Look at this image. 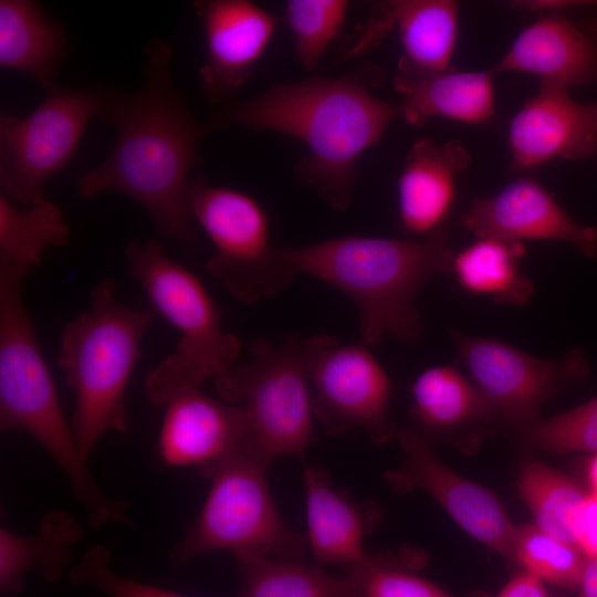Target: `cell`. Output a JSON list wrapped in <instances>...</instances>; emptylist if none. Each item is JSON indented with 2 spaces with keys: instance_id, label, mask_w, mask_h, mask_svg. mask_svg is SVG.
I'll return each instance as SVG.
<instances>
[{
  "instance_id": "obj_21",
  "label": "cell",
  "mask_w": 597,
  "mask_h": 597,
  "mask_svg": "<svg viewBox=\"0 0 597 597\" xmlns=\"http://www.w3.org/2000/svg\"><path fill=\"white\" fill-rule=\"evenodd\" d=\"M369 25L383 38L397 31L402 49L398 74L419 76L451 67L459 34L455 1H385L376 7Z\"/></svg>"
},
{
  "instance_id": "obj_30",
  "label": "cell",
  "mask_w": 597,
  "mask_h": 597,
  "mask_svg": "<svg viewBox=\"0 0 597 597\" xmlns=\"http://www.w3.org/2000/svg\"><path fill=\"white\" fill-rule=\"evenodd\" d=\"M513 559L542 582L577 590L587 558L576 545L525 524L515 527Z\"/></svg>"
},
{
  "instance_id": "obj_12",
  "label": "cell",
  "mask_w": 597,
  "mask_h": 597,
  "mask_svg": "<svg viewBox=\"0 0 597 597\" xmlns=\"http://www.w3.org/2000/svg\"><path fill=\"white\" fill-rule=\"evenodd\" d=\"M461 362L494 415L525 429L538 419V407L563 386L589 373L583 350L540 358L503 341L450 331Z\"/></svg>"
},
{
  "instance_id": "obj_23",
  "label": "cell",
  "mask_w": 597,
  "mask_h": 597,
  "mask_svg": "<svg viewBox=\"0 0 597 597\" xmlns=\"http://www.w3.org/2000/svg\"><path fill=\"white\" fill-rule=\"evenodd\" d=\"M69 50L63 27L33 0L0 1V67L34 77L45 91Z\"/></svg>"
},
{
  "instance_id": "obj_18",
  "label": "cell",
  "mask_w": 597,
  "mask_h": 597,
  "mask_svg": "<svg viewBox=\"0 0 597 597\" xmlns=\"http://www.w3.org/2000/svg\"><path fill=\"white\" fill-rule=\"evenodd\" d=\"M159 433V453L172 467L197 469L219 461L252 436L245 410L192 388L166 406Z\"/></svg>"
},
{
  "instance_id": "obj_33",
  "label": "cell",
  "mask_w": 597,
  "mask_h": 597,
  "mask_svg": "<svg viewBox=\"0 0 597 597\" xmlns=\"http://www.w3.org/2000/svg\"><path fill=\"white\" fill-rule=\"evenodd\" d=\"M525 441L551 452L597 453V397L549 419L523 429Z\"/></svg>"
},
{
  "instance_id": "obj_4",
  "label": "cell",
  "mask_w": 597,
  "mask_h": 597,
  "mask_svg": "<svg viewBox=\"0 0 597 597\" xmlns=\"http://www.w3.org/2000/svg\"><path fill=\"white\" fill-rule=\"evenodd\" d=\"M115 283L92 287L91 307L66 323L57 364L75 398L72 429L78 451L88 460L107 432L128 431L126 389L154 311L124 305Z\"/></svg>"
},
{
  "instance_id": "obj_37",
  "label": "cell",
  "mask_w": 597,
  "mask_h": 597,
  "mask_svg": "<svg viewBox=\"0 0 597 597\" xmlns=\"http://www.w3.org/2000/svg\"><path fill=\"white\" fill-rule=\"evenodd\" d=\"M578 597H597V558H587L577 588Z\"/></svg>"
},
{
  "instance_id": "obj_16",
  "label": "cell",
  "mask_w": 597,
  "mask_h": 597,
  "mask_svg": "<svg viewBox=\"0 0 597 597\" xmlns=\"http://www.w3.org/2000/svg\"><path fill=\"white\" fill-rule=\"evenodd\" d=\"M476 238L552 240L597 258V227L577 222L537 180L521 177L492 196L475 198L461 217Z\"/></svg>"
},
{
  "instance_id": "obj_25",
  "label": "cell",
  "mask_w": 597,
  "mask_h": 597,
  "mask_svg": "<svg viewBox=\"0 0 597 597\" xmlns=\"http://www.w3.org/2000/svg\"><path fill=\"white\" fill-rule=\"evenodd\" d=\"M524 253L523 242L478 238L454 252L450 272L467 293L490 297L499 305L522 306L534 292L533 282L520 269Z\"/></svg>"
},
{
  "instance_id": "obj_31",
  "label": "cell",
  "mask_w": 597,
  "mask_h": 597,
  "mask_svg": "<svg viewBox=\"0 0 597 597\" xmlns=\"http://www.w3.org/2000/svg\"><path fill=\"white\" fill-rule=\"evenodd\" d=\"M349 1L289 0L284 4L287 25L294 39V51L302 67L314 70L338 38Z\"/></svg>"
},
{
  "instance_id": "obj_6",
  "label": "cell",
  "mask_w": 597,
  "mask_h": 597,
  "mask_svg": "<svg viewBox=\"0 0 597 597\" xmlns=\"http://www.w3.org/2000/svg\"><path fill=\"white\" fill-rule=\"evenodd\" d=\"M29 272L0 264V428L29 433L62 469L73 495L86 500L98 484L78 451L22 298Z\"/></svg>"
},
{
  "instance_id": "obj_9",
  "label": "cell",
  "mask_w": 597,
  "mask_h": 597,
  "mask_svg": "<svg viewBox=\"0 0 597 597\" xmlns=\"http://www.w3.org/2000/svg\"><path fill=\"white\" fill-rule=\"evenodd\" d=\"M105 88L87 86L46 91L27 116H0V186L27 207L45 200L44 184L71 161Z\"/></svg>"
},
{
  "instance_id": "obj_26",
  "label": "cell",
  "mask_w": 597,
  "mask_h": 597,
  "mask_svg": "<svg viewBox=\"0 0 597 597\" xmlns=\"http://www.w3.org/2000/svg\"><path fill=\"white\" fill-rule=\"evenodd\" d=\"M411 417L431 434L473 428L494 415L476 387L453 366L425 369L411 386Z\"/></svg>"
},
{
  "instance_id": "obj_32",
  "label": "cell",
  "mask_w": 597,
  "mask_h": 597,
  "mask_svg": "<svg viewBox=\"0 0 597 597\" xmlns=\"http://www.w3.org/2000/svg\"><path fill=\"white\" fill-rule=\"evenodd\" d=\"M344 569L358 597H454L387 554L365 553Z\"/></svg>"
},
{
  "instance_id": "obj_35",
  "label": "cell",
  "mask_w": 597,
  "mask_h": 597,
  "mask_svg": "<svg viewBox=\"0 0 597 597\" xmlns=\"http://www.w3.org/2000/svg\"><path fill=\"white\" fill-rule=\"evenodd\" d=\"M577 547L586 558H597V496L593 494L586 498L578 526Z\"/></svg>"
},
{
  "instance_id": "obj_11",
  "label": "cell",
  "mask_w": 597,
  "mask_h": 597,
  "mask_svg": "<svg viewBox=\"0 0 597 597\" xmlns=\"http://www.w3.org/2000/svg\"><path fill=\"white\" fill-rule=\"evenodd\" d=\"M304 358L314 416L328 433L360 428L374 443L396 437L388 417L391 383L366 344L316 334L304 341Z\"/></svg>"
},
{
  "instance_id": "obj_10",
  "label": "cell",
  "mask_w": 597,
  "mask_h": 597,
  "mask_svg": "<svg viewBox=\"0 0 597 597\" xmlns=\"http://www.w3.org/2000/svg\"><path fill=\"white\" fill-rule=\"evenodd\" d=\"M190 210L216 248L208 271L240 302L254 304L274 294L296 273L283 249L270 244L268 217L247 193L196 177Z\"/></svg>"
},
{
  "instance_id": "obj_28",
  "label": "cell",
  "mask_w": 597,
  "mask_h": 597,
  "mask_svg": "<svg viewBox=\"0 0 597 597\" xmlns=\"http://www.w3.org/2000/svg\"><path fill=\"white\" fill-rule=\"evenodd\" d=\"M70 235L61 209L50 200L19 209L0 191V264L30 271L45 249L66 245Z\"/></svg>"
},
{
  "instance_id": "obj_5",
  "label": "cell",
  "mask_w": 597,
  "mask_h": 597,
  "mask_svg": "<svg viewBox=\"0 0 597 597\" xmlns=\"http://www.w3.org/2000/svg\"><path fill=\"white\" fill-rule=\"evenodd\" d=\"M129 273L154 308L179 332L175 352L153 368L145 380L149 402L165 407L176 395L200 388L237 364L241 343L226 333L221 317L201 281L169 258L156 240L134 239L125 250Z\"/></svg>"
},
{
  "instance_id": "obj_14",
  "label": "cell",
  "mask_w": 597,
  "mask_h": 597,
  "mask_svg": "<svg viewBox=\"0 0 597 597\" xmlns=\"http://www.w3.org/2000/svg\"><path fill=\"white\" fill-rule=\"evenodd\" d=\"M569 88L540 81L510 121L511 167L525 171L555 159L584 160L597 145V102L574 101Z\"/></svg>"
},
{
  "instance_id": "obj_13",
  "label": "cell",
  "mask_w": 597,
  "mask_h": 597,
  "mask_svg": "<svg viewBox=\"0 0 597 597\" xmlns=\"http://www.w3.org/2000/svg\"><path fill=\"white\" fill-rule=\"evenodd\" d=\"M395 439L404 463L387 478L396 485L421 488L472 537L513 559L515 526L495 495L443 464L415 429L400 428Z\"/></svg>"
},
{
  "instance_id": "obj_8",
  "label": "cell",
  "mask_w": 597,
  "mask_h": 597,
  "mask_svg": "<svg viewBox=\"0 0 597 597\" xmlns=\"http://www.w3.org/2000/svg\"><path fill=\"white\" fill-rule=\"evenodd\" d=\"M252 358L216 378V390L247 412L252 439L269 461L280 455L300 460L314 441L313 401L304 342L290 336L279 345L251 343Z\"/></svg>"
},
{
  "instance_id": "obj_17",
  "label": "cell",
  "mask_w": 597,
  "mask_h": 597,
  "mask_svg": "<svg viewBox=\"0 0 597 597\" xmlns=\"http://www.w3.org/2000/svg\"><path fill=\"white\" fill-rule=\"evenodd\" d=\"M491 71L531 74L567 88L597 84V19L538 14Z\"/></svg>"
},
{
  "instance_id": "obj_7",
  "label": "cell",
  "mask_w": 597,
  "mask_h": 597,
  "mask_svg": "<svg viewBox=\"0 0 597 597\" xmlns=\"http://www.w3.org/2000/svg\"><path fill=\"white\" fill-rule=\"evenodd\" d=\"M270 462L250 436L219 461L198 469L210 481V490L190 530L172 547V564L216 551L304 559L310 553L306 536L284 523L270 493Z\"/></svg>"
},
{
  "instance_id": "obj_22",
  "label": "cell",
  "mask_w": 597,
  "mask_h": 597,
  "mask_svg": "<svg viewBox=\"0 0 597 597\" xmlns=\"http://www.w3.org/2000/svg\"><path fill=\"white\" fill-rule=\"evenodd\" d=\"M491 70L462 71L453 66L419 76L397 74L394 86L400 95L399 115L412 126L432 117L479 125L495 111Z\"/></svg>"
},
{
  "instance_id": "obj_34",
  "label": "cell",
  "mask_w": 597,
  "mask_h": 597,
  "mask_svg": "<svg viewBox=\"0 0 597 597\" xmlns=\"http://www.w3.org/2000/svg\"><path fill=\"white\" fill-rule=\"evenodd\" d=\"M69 577L74 585L93 587L109 597H188L118 575L111 566V553L105 546L90 548L73 565Z\"/></svg>"
},
{
  "instance_id": "obj_19",
  "label": "cell",
  "mask_w": 597,
  "mask_h": 597,
  "mask_svg": "<svg viewBox=\"0 0 597 597\" xmlns=\"http://www.w3.org/2000/svg\"><path fill=\"white\" fill-rule=\"evenodd\" d=\"M461 142L441 145L420 138L409 149L398 178L397 197L404 233L427 234L444 227L455 196V179L470 164Z\"/></svg>"
},
{
  "instance_id": "obj_2",
  "label": "cell",
  "mask_w": 597,
  "mask_h": 597,
  "mask_svg": "<svg viewBox=\"0 0 597 597\" xmlns=\"http://www.w3.org/2000/svg\"><path fill=\"white\" fill-rule=\"evenodd\" d=\"M399 115L398 105L375 96L357 76L311 77L275 84L212 118L213 127L242 125L295 138L306 148L300 181L337 210L346 209L359 158Z\"/></svg>"
},
{
  "instance_id": "obj_1",
  "label": "cell",
  "mask_w": 597,
  "mask_h": 597,
  "mask_svg": "<svg viewBox=\"0 0 597 597\" xmlns=\"http://www.w3.org/2000/svg\"><path fill=\"white\" fill-rule=\"evenodd\" d=\"M145 81L135 93L105 91L97 117L117 135L106 158L83 172L84 198L112 191L128 196L154 219L159 234L193 247L191 170L207 127L192 115L172 83V50L153 39L145 49Z\"/></svg>"
},
{
  "instance_id": "obj_29",
  "label": "cell",
  "mask_w": 597,
  "mask_h": 597,
  "mask_svg": "<svg viewBox=\"0 0 597 597\" xmlns=\"http://www.w3.org/2000/svg\"><path fill=\"white\" fill-rule=\"evenodd\" d=\"M517 488L536 526L577 546L578 526L587 496L574 482L538 461L528 460L520 470Z\"/></svg>"
},
{
  "instance_id": "obj_15",
  "label": "cell",
  "mask_w": 597,
  "mask_h": 597,
  "mask_svg": "<svg viewBox=\"0 0 597 597\" xmlns=\"http://www.w3.org/2000/svg\"><path fill=\"white\" fill-rule=\"evenodd\" d=\"M206 44L199 71L210 103H220L244 85L276 30V18L249 0H197L192 3Z\"/></svg>"
},
{
  "instance_id": "obj_27",
  "label": "cell",
  "mask_w": 597,
  "mask_h": 597,
  "mask_svg": "<svg viewBox=\"0 0 597 597\" xmlns=\"http://www.w3.org/2000/svg\"><path fill=\"white\" fill-rule=\"evenodd\" d=\"M241 584L234 597H358L348 576L320 565L242 551L234 553Z\"/></svg>"
},
{
  "instance_id": "obj_36",
  "label": "cell",
  "mask_w": 597,
  "mask_h": 597,
  "mask_svg": "<svg viewBox=\"0 0 597 597\" xmlns=\"http://www.w3.org/2000/svg\"><path fill=\"white\" fill-rule=\"evenodd\" d=\"M495 597H549L543 582L530 573L511 578Z\"/></svg>"
},
{
  "instance_id": "obj_20",
  "label": "cell",
  "mask_w": 597,
  "mask_h": 597,
  "mask_svg": "<svg viewBox=\"0 0 597 597\" xmlns=\"http://www.w3.org/2000/svg\"><path fill=\"white\" fill-rule=\"evenodd\" d=\"M307 543L317 565L346 567L364 554V541L379 519L378 506L336 489L329 474L306 467L303 472Z\"/></svg>"
},
{
  "instance_id": "obj_24",
  "label": "cell",
  "mask_w": 597,
  "mask_h": 597,
  "mask_svg": "<svg viewBox=\"0 0 597 597\" xmlns=\"http://www.w3.org/2000/svg\"><path fill=\"white\" fill-rule=\"evenodd\" d=\"M80 524L69 513L44 515L36 534L28 536L0 528V591L15 595L24 588V577L36 569L44 580L61 578L72 564L73 546L82 538Z\"/></svg>"
},
{
  "instance_id": "obj_3",
  "label": "cell",
  "mask_w": 597,
  "mask_h": 597,
  "mask_svg": "<svg viewBox=\"0 0 597 597\" xmlns=\"http://www.w3.org/2000/svg\"><path fill=\"white\" fill-rule=\"evenodd\" d=\"M454 252L444 227L422 241L348 235L283 249L295 272L334 285L356 303L364 344L385 334L405 343L420 339L416 295L431 275L450 272Z\"/></svg>"
},
{
  "instance_id": "obj_38",
  "label": "cell",
  "mask_w": 597,
  "mask_h": 597,
  "mask_svg": "<svg viewBox=\"0 0 597 597\" xmlns=\"http://www.w3.org/2000/svg\"><path fill=\"white\" fill-rule=\"evenodd\" d=\"M588 476L590 481V485L593 489V495L597 496V453L593 461L590 462L589 470H588Z\"/></svg>"
}]
</instances>
